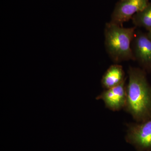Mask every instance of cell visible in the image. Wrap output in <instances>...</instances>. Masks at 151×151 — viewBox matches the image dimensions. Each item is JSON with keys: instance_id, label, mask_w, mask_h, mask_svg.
Here are the masks:
<instances>
[{"instance_id": "6da1fadb", "label": "cell", "mask_w": 151, "mask_h": 151, "mask_svg": "<svg viewBox=\"0 0 151 151\" xmlns=\"http://www.w3.org/2000/svg\"><path fill=\"white\" fill-rule=\"evenodd\" d=\"M126 107L136 120H145L151 111L150 88L140 69L130 67Z\"/></svg>"}, {"instance_id": "7a4b0ae2", "label": "cell", "mask_w": 151, "mask_h": 151, "mask_svg": "<svg viewBox=\"0 0 151 151\" xmlns=\"http://www.w3.org/2000/svg\"><path fill=\"white\" fill-rule=\"evenodd\" d=\"M136 28L135 26L125 28L111 22L105 24V47L108 55L114 62L135 60L132 43Z\"/></svg>"}, {"instance_id": "3957f363", "label": "cell", "mask_w": 151, "mask_h": 151, "mask_svg": "<svg viewBox=\"0 0 151 151\" xmlns=\"http://www.w3.org/2000/svg\"><path fill=\"white\" fill-rule=\"evenodd\" d=\"M149 0H119L111 16L112 23L123 26L134 15L142 11L148 4Z\"/></svg>"}, {"instance_id": "277c9868", "label": "cell", "mask_w": 151, "mask_h": 151, "mask_svg": "<svg viewBox=\"0 0 151 151\" xmlns=\"http://www.w3.org/2000/svg\"><path fill=\"white\" fill-rule=\"evenodd\" d=\"M126 139L138 151L151 150V118L144 120L141 124L131 126Z\"/></svg>"}, {"instance_id": "5b68a950", "label": "cell", "mask_w": 151, "mask_h": 151, "mask_svg": "<svg viewBox=\"0 0 151 151\" xmlns=\"http://www.w3.org/2000/svg\"><path fill=\"white\" fill-rule=\"evenodd\" d=\"M135 60L147 67L151 66V40L147 35L136 30L132 43Z\"/></svg>"}, {"instance_id": "8992f818", "label": "cell", "mask_w": 151, "mask_h": 151, "mask_svg": "<svg viewBox=\"0 0 151 151\" xmlns=\"http://www.w3.org/2000/svg\"><path fill=\"white\" fill-rule=\"evenodd\" d=\"M104 101L107 108L113 111L121 110L127 104V87L125 81L118 86L106 89L98 97Z\"/></svg>"}, {"instance_id": "52a82bcc", "label": "cell", "mask_w": 151, "mask_h": 151, "mask_svg": "<svg viewBox=\"0 0 151 151\" xmlns=\"http://www.w3.org/2000/svg\"><path fill=\"white\" fill-rule=\"evenodd\" d=\"M125 81V72L122 65H111L103 76L102 84L106 89L118 86Z\"/></svg>"}, {"instance_id": "ba28073f", "label": "cell", "mask_w": 151, "mask_h": 151, "mask_svg": "<svg viewBox=\"0 0 151 151\" xmlns=\"http://www.w3.org/2000/svg\"><path fill=\"white\" fill-rule=\"evenodd\" d=\"M136 27H144L148 30L151 29V3L142 11L135 14L132 19Z\"/></svg>"}, {"instance_id": "9c48e42d", "label": "cell", "mask_w": 151, "mask_h": 151, "mask_svg": "<svg viewBox=\"0 0 151 151\" xmlns=\"http://www.w3.org/2000/svg\"><path fill=\"white\" fill-rule=\"evenodd\" d=\"M147 35L151 40V29H150L149 30V32L147 34Z\"/></svg>"}]
</instances>
